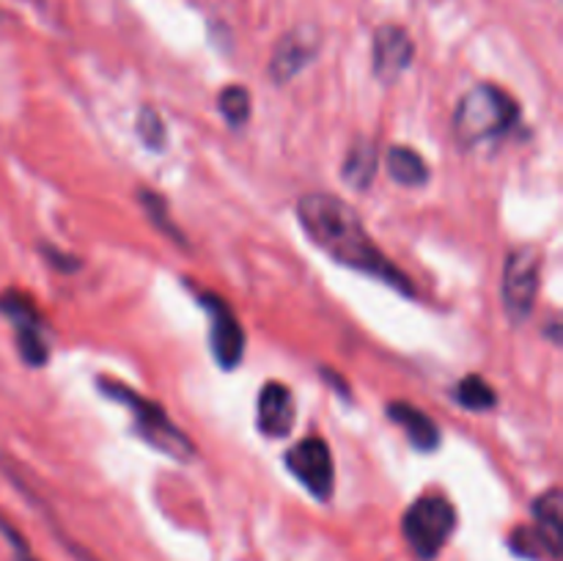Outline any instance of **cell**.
Wrapping results in <instances>:
<instances>
[{
	"label": "cell",
	"mask_w": 563,
	"mask_h": 561,
	"mask_svg": "<svg viewBox=\"0 0 563 561\" xmlns=\"http://www.w3.org/2000/svg\"><path fill=\"white\" fill-rule=\"evenodd\" d=\"M297 220H300L308 240L319 251L328 253L333 262L372 275V278L394 286L401 295H416L412 280L372 240L355 207L330 196V193H308L297 201Z\"/></svg>",
	"instance_id": "cell-1"
},
{
	"label": "cell",
	"mask_w": 563,
	"mask_h": 561,
	"mask_svg": "<svg viewBox=\"0 0 563 561\" xmlns=\"http://www.w3.org/2000/svg\"><path fill=\"white\" fill-rule=\"evenodd\" d=\"M517 119H520V105L509 91L495 82H478L456 105L451 130L462 148H473L506 135Z\"/></svg>",
	"instance_id": "cell-2"
},
{
	"label": "cell",
	"mask_w": 563,
	"mask_h": 561,
	"mask_svg": "<svg viewBox=\"0 0 563 561\" xmlns=\"http://www.w3.org/2000/svg\"><path fill=\"white\" fill-rule=\"evenodd\" d=\"M97 388L99 394L119 402V405H124L126 410L132 413L135 432L141 435L152 449L163 451V454H168L170 460H179V462H187L196 457V446H192V440L187 438L174 421H170V416L163 410V405L135 394L130 385L119 383V380L113 377H97Z\"/></svg>",
	"instance_id": "cell-3"
},
{
	"label": "cell",
	"mask_w": 563,
	"mask_h": 561,
	"mask_svg": "<svg viewBox=\"0 0 563 561\" xmlns=\"http://www.w3.org/2000/svg\"><path fill=\"white\" fill-rule=\"evenodd\" d=\"M401 531L407 544L421 561L438 559L456 531V509L445 495L423 493L410 504L401 517Z\"/></svg>",
	"instance_id": "cell-4"
},
{
	"label": "cell",
	"mask_w": 563,
	"mask_h": 561,
	"mask_svg": "<svg viewBox=\"0 0 563 561\" xmlns=\"http://www.w3.org/2000/svg\"><path fill=\"white\" fill-rule=\"evenodd\" d=\"M542 284V251L537 245H520L509 253L504 267V306L515 324L531 317Z\"/></svg>",
	"instance_id": "cell-5"
},
{
	"label": "cell",
	"mask_w": 563,
	"mask_h": 561,
	"mask_svg": "<svg viewBox=\"0 0 563 561\" xmlns=\"http://www.w3.org/2000/svg\"><path fill=\"white\" fill-rule=\"evenodd\" d=\"M0 314L9 317V322L14 324L16 333V346H20V355L27 366H44L49 358V344H47V328H44V317L38 311L36 302L20 289H9L0 295Z\"/></svg>",
	"instance_id": "cell-6"
},
{
	"label": "cell",
	"mask_w": 563,
	"mask_h": 561,
	"mask_svg": "<svg viewBox=\"0 0 563 561\" xmlns=\"http://www.w3.org/2000/svg\"><path fill=\"white\" fill-rule=\"evenodd\" d=\"M286 468L317 501H330L335 490V462L328 440L302 438L286 451Z\"/></svg>",
	"instance_id": "cell-7"
},
{
	"label": "cell",
	"mask_w": 563,
	"mask_h": 561,
	"mask_svg": "<svg viewBox=\"0 0 563 561\" xmlns=\"http://www.w3.org/2000/svg\"><path fill=\"white\" fill-rule=\"evenodd\" d=\"M198 302L209 314V350H212L218 366L231 372L240 366L242 355H245V330H242L240 317L223 297L212 295V292H201Z\"/></svg>",
	"instance_id": "cell-8"
},
{
	"label": "cell",
	"mask_w": 563,
	"mask_h": 561,
	"mask_svg": "<svg viewBox=\"0 0 563 561\" xmlns=\"http://www.w3.org/2000/svg\"><path fill=\"white\" fill-rule=\"evenodd\" d=\"M297 421V407L295 396H291L289 385L284 383H267L258 391L256 402V427L264 438L278 440L291 435Z\"/></svg>",
	"instance_id": "cell-9"
},
{
	"label": "cell",
	"mask_w": 563,
	"mask_h": 561,
	"mask_svg": "<svg viewBox=\"0 0 563 561\" xmlns=\"http://www.w3.org/2000/svg\"><path fill=\"white\" fill-rule=\"evenodd\" d=\"M416 55L410 33L399 25H383L374 33V75L385 82H394L405 75Z\"/></svg>",
	"instance_id": "cell-10"
},
{
	"label": "cell",
	"mask_w": 563,
	"mask_h": 561,
	"mask_svg": "<svg viewBox=\"0 0 563 561\" xmlns=\"http://www.w3.org/2000/svg\"><path fill=\"white\" fill-rule=\"evenodd\" d=\"M313 55H317V38H308L302 31L286 33L275 47L273 61H269V75L278 86H284L297 72L311 64Z\"/></svg>",
	"instance_id": "cell-11"
},
{
	"label": "cell",
	"mask_w": 563,
	"mask_h": 561,
	"mask_svg": "<svg viewBox=\"0 0 563 561\" xmlns=\"http://www.w3.org/2000/svg\"><path fill=\"white\" fill-rule=\"evenodd\" d=\"M388 418L396 427L405 429L407 440L416 446L418 451H434L440 446V427L434 418H429L421 407L410 405V402H390Z\"/></svg>",
	"instance_id": "cell-12"
},
{
	"label": "cell",
	"mask_w": 563,
	"mask_h": 561,
	"mask_svg": "<svg viewBox=\"0 0 563 561\" xmlns=\"http://www.w3.org/2000/svg\"><path fill=\"white\" fill-rule=\"evenodd\" d=\"M374 176H377V146L368 138H357L346 152L344 163H341V179L352 190L363 193L372 187Z\"/></svg>",
	"instance_id": "cell-13"
},
{
	"label": "cell",
	"mask_w": 563,
	"mask_h": 561,
	"mask_svg": "<svg viewBox=\"0 0 563 561\" xmlns=\"http://www.w3.org/2000/svg\"><path fill=\"white\" fill-rule=\"evenodd\" d=\"M385 165H388L390 179L401 187H423L429 182V176H432L423 154L416 152L412 146H401V143L388 148Z\"/></svg>",
	"instance_id": "cell-14"
},
{
	"label": "cell",
	"mask_w": 563,
	"mask_h": 561,
	"mask_svg": "<svg viewBox=\"0 0 563 561\" xmlns=\"http://www.w3.org/2000/svg\"><path fill=\"white\" fill-rule=\"evenodd\" d=\"M533 526L548 534L553 542L563 544V498L559 487H550L533 501Z\"/></svg>",
	"instance_id": "cell-15"
},
{
	"label": "cell",
	"mask_w": 563,
	"mask_h": 561,
	"mask_svg": "<svg viewBox=\"0 0 563 561\" xmlns=\"http://www.w3.org/2000/svg\"><path fill=\"white\" fill-rule=\"evenodd\" d=\"M454 399L460 402V407H465L471 413L493 410L498 405V394H495V388L482 374H467V377H462L454 388Z\"/></svg>",
	"instance_id": "cell-16"
},
{
	"label": "cell",
	"mask_w": 563,
	"mask_h": 561,
	"mask_svg": "<svg viewBox=\"0 0 563 561\" xmlns=\"http://www.w3.org/2000/svg\"><path fill=\"white\" fill-rule=\"evenodd\" d=\"M218 110L231 130H240V127H245L247 119H251V91H247L245 86H240V82H231V86H225L223 91L218 94Z\"/></svg>",
	"instance_id": "cell-17"
},
{
	"label": "cell",
	"mask_w": 563,
	"mask_h": 561,
	"mask_svg": "<svg viewBox=\"0 0 563 561\" xmlns=\"http://www.w3.org/2000/svg\"><path fill=\"white\" fill-rule=\"evenodd\" d=\"M135 132L141 138V143L152 152H163L165 143H168V130H165V121L159 116L157 108L152 105H143L137 110V121H135Z\"/></svg>",
	"instance_id": "cell-18"
},
{
	"label": "cell",
	"mask_w": 563,
	"mask_h": 561,
	"mask_svg": "<svg viewBox=\"0 0 563 561\" xmlns=\"http://www.w3.org/2000/svg\"><path fill=\"white\" fill-rule=\"evenodd\" d=\"M137 198H141L143 209H146V215H148V218H152V223L157 226V229L163 231V234H168V240L185 242V240H181V231L176 229L174 223H170L168 201H165L163 196H157V193H154V190H141V193H137Z\"/></svg>",
	"instance_id": "cell-19"
},
{
	"label": "cell",
	"mask_w": 563,
	"mask_h": 561,
	"mask_svg": "<svg viewBox=\"0 0 563 561\" xmlns=\"http://www.w3.org/2000/svg\"><path fill=\"white\" fill-rule=\"evenodd\" d=\"M42 253L47 256V262L53 264V267L60 270V273H71V270L80 267V258L69 256V253H64V251H55L53 245H42Z\"/></svg>",
	"instance_id": "cell-20"
}]
</instances>
